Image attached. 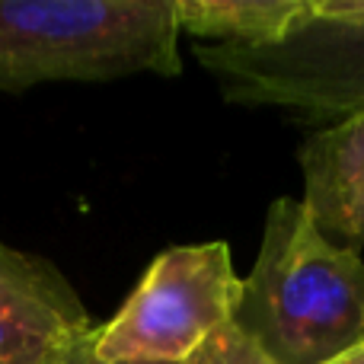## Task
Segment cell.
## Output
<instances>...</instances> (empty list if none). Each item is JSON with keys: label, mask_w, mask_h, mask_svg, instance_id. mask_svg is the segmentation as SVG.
I'll return each instance as SVG.
<instances>
[{"label": "cell", "mask_w": 364, "mask_h": 364, "mask_svg": "<svg viewBox=\"0 0 364 364\" xmlns=\"http://www.w3.org/2000/svg\"><path fill=\"white\" fill-rule=\"evenodd\" d=\"M314 16L364 29V0H314Z\"/></svg>", "instance_id": "ba28073f"}, {"label": "cell", "mask_w": 364, "mask_h": 364, "mask_svg": "<svg viewBox=\"0 0 364 364\" xmlns=\"http://www.w3.org/2000/svg\"><path fill=\"white\" fill-rule=\"evenodd\" d=\"M304 208L333 243H364V112L314 134L301 151Z\"/></svg>", "instance_id": "5b68a950"}, {"label": "cell", "mask_w": 364, "mask_h": 364, "mask_svg": "<svg viewBox=\"0 0 364 364\" xmlns=\"http://www.w3.org/2000/svg\"><path fill=\"white\" fill-rule=\"evenodd\" d=\"M64 364H147V361H106V358H100V355L93 352V333H90L87 339H83L80 346L68 355V361H64ZM192 364H201V355Z\"/></svg>", "instance_id": "9c48e42d"}, {"label": "cell", "mask_w": 364, "mask_h": 364, "mask_svg": "<svg viewBox=\"0 0 364 364\" xmlns=\"http://www.w3.org/2000/svg\"><path fill=\"white\" fill-rule=\"evenodd\" d=\"M179 32L211 45H275L314 13V0H173Z\"/></svg>", "instance_id": "8992f818"}, {"label": "cell", "mask_w": 364, "mask_h": 364, "mask_svg": "<svg viewBox=\"0 0 364 364\" xmlns=\"http://www.w3.org/2000/svg\"><path fill=\"white\" fill-rule=\"evenodd\" d=\"M326 364H364V342L361 346H355V348H348V352L339 355V358L326 361Z\"/></svg>", "instance_id": "30bf717a"}, {"label": "cell", "mask_w": 364, "mask_h": 364, "mask_svg": "<svg viewBox=\"0 0 364 364\" xmlns=\"http://www.w3.org/2000/svg\"><path fill=\"white\" fill-rule=\"evenodd\" d=\"M173 0H0V90L182 70Z\"/></svg>", "instance_id": "7a4b0ae2"}, {"label": "cell", "mask_w": 364, "mask_h": 364, "mask_svg": "<svg viewBox=\"0 0 364 364\" xmlns=\"http://www.w3.org/2000/svg\"><path fill=\"white\" fill-rule=\"evenodd\" d=\"M272 364H326L364 342V259L275 198L233 316Z\"/></svg>", "instance_id": "6da1fadb"}, {"label": "cell", "mask_w": 364, "mask_h": 364, "mask_svg": "<svg viewBox=\"0 0 364 364\" xmlns=\"http://www.w3.org/2000/svg\"><path fill=\"white\" fill-rule=\"evenodd\" d=\"M201 364H272L259 346L233 323L201 352Z\"/></svg>", "instance_id": "52a82bcc"}, {"label": "cell", "mask_w": 364, "mask_h": 364, "mask_svg": "<svg viewBox=\"0 0 364 364\" xmlns=\"http://www.w3.org/2000/svg\"><path fill=\"white\" fill-rule=\"evenodd\" d=\"M240 294L227 243L164 250L119 314L93 329V352L106 361L192 364L233 326Z\"/></svg>", "instance_id": "3957f363"}, {"label": "cell", "mask_w": 364, "mask_h": 364, "mask_svg": "<svg viewBox=\"0 0 364 364\" xmlns=\"http://www.w3.org/2000/svg\"><path fill=\"white\" fill-rule=\"evenodd\" d=\"M93 329L83 301L48 259L0 240V364H64Z\"/></svg>", "instance_id": "277c9868"}]
</instances>
